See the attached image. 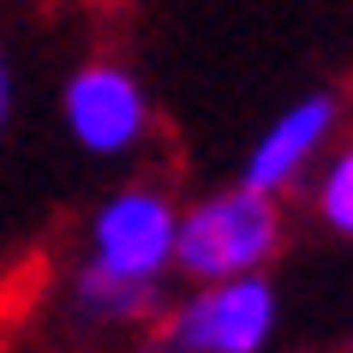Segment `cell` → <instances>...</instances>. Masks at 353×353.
Listing matches in <instances>:
<instances>
[{"label": "cell", "mask_w": 353, "mask_h": 353, "mask_svg": "<svg viewBox=\"0 0 353 353\" xmlns=\"http://www.w3.org/2000/svg\"><path fill=\"white\" fill-rule=\"evenodd\" d=\"M288 240L281 198H263L252 186H222L180 204V234H174V270L186 281H228L270 270Z\"/></svg>", "instance_id": "cell-1"}, {"label": "cell", "mask_w": 353, "mask_h": 353, "mask_svg": "<svg viewBox=\"0 0 353 353\" xmlns=\"http://www.w3.org/2000/svg\"><path fill=\"white\" fill-rule=\"evenodd\" d=\"M60 114H66V132L78 138V150L108 156V162L132 156L150 138V96L120 60H84L60 90Z\"/></svg>", "instance_id": "cell-4"}, {"label": "cell", "mask_w": 353, "mask_h": 353, "mask_svg": "<svg viewBox=\"0 0 353 353\" xmlns=\"http://www.w3.org/2000/svg\"><path fill=\"white\" fill-rule=\"evenodd\" d=\"M312 210L330 234L353 240V138L347 144H330L323 162L312 168Z\"/></svg>", "instance_id": "cell-7"}, {"label": "cell", "mask_w": 353, "mask_h": 353, "mask_svg": "<svg viewBox=\"0 0 353 353\" xmlns=\"http://www.w3.org/2000/svg\"><path fill=\"white\" fill-rule=\"evenodd\" d=\"M12 120V72H6V60H0V132Z\"/></svg>", "instance_id": "cell-8"}, {"label": "cell", "mask_w": 353, "mask_h": 353, "mask_svg": "<svg viewBox=\"0 0 353 353\" xmlns=\"http://www.w3.org/2000/svg\"><path fill=\"white\" fill-rule=\"evenodd\" d=\"M174 234H180V204L174 192L156 186V180H132V186L108 192L96 204L90 228H84V258L102 276L120 281H144V288H162L174 276Z\"/></svg>", "instance_id": "cell-3"}, {"label": "cell", "mask_w": 353, "mask_h": 353, "mask_svg": "<svg viewBox=\"0 0 353 353\" xmlns=\"http://www.w3.org/2000/svg\"><path fill=\"white\" fill-rule=\"evenodd\" d=\"M335 132H341V96L312 90V96H299V102H288L258 132V144L245 150L240 186L263 192V198H288L294 186L312 180V168L323 162V150L335 144Z\"/></svg>", "instance_id": "cell-5"}, {"label": "cell", "mask_w": 353, "mask_h": 353, "mask_svg": "<svg viewBox=\"0 0 353 353\" xmlns=\"http://www.w3.org/2000/svg\"><path fill=\"white\" fill-rule=\"evenodd\" d=\"M341 353H353V330H347V341H341Z\"/></svg>", "instance_id": "cell-9"}, {"label": "cell", "mask_w": 353, "mask_h": 353, "mask_svg": "<svg viewBox=\"0 0 353 353\" xmlns=\"http://www.w3.org/2000/svg\"><path fill=\"white\" fill-rule=\"evenodd\" d=\"M66 305H72V317L84 323V330H144L150 317L168 305L162 288H144V281H120V276H102V270H90V263H78L72 281H66Z\"/></svg>", "instance_id": "cell-6"}, {"label": "cell", "mask_w": 353, "mask_h": 353, "mask_svg": "<svg viewBox=\"0 0 353 353\" xmlns=\"http://www.w3.org/2000/svg\"><path fill=\"white\" fill-rule=\"evenodd\" d=\"M281 323L270 270L258 276H228V281H192L186 299H174L150 317L174 353H270Z\"/></svg>", "instance_id": "cell-2"}]
</instances>
